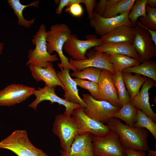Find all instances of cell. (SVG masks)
<instances>
[{
  "mask_svg": "<svg viewBox=\"0 0 156 156\" xmlns=\"http://www.w3.org/2000/svg\"><path fill=\"white\" fill-rule=\"evenodd\" d=\"M135 28L132 44L139 56L141 63L156 56V47L150 34L146 29L137 25L135 26Z\"/></svg>",
  "mask_w": 156,
  "mask_h": 156,
  "instance_id": "obj_11",
  "label": "cell"
},
{
  "mask_svg": "<svg viewBox=\"0 0 156 156\" xmlns=\"http://www.w3.org/2000/svg\"><path fill=\"white\" fill-rule=\"evenodd\" d=\"M113 75L108 70H102L98 82L99 92L96 99L105 101L114 106L120 107L118 93L113 79Z\"/></svg>",
  "mask_w": 156,
  "mask_h": 156,
  "instance_id": "obj_15",
  "label": "cell"
},
{
  "mask_svg": "<svg viewBox=\"0 0 156 156\" xmlns=\"http://www.w3.org/2000/svg\"><path fill=\"white\" fill-rule=\"evenodd\" d=\"M92 141L95 156H127L117 134L113 131L102 136L92 135Z\"/></svg>",
  "mask_w": 156,
  "mask_h": 156,
  "instance_id": "obj_6",
  "label": "cell"
},
{
  "mask_svg": "<svg viewBox=\"0 0 156 156\" xmlns=\"http://www.w3.org/2000/svg\"><path fill=\"white\" fill-rule=\"evenodd\" d=\"M146 15L139 18V21L146 27L156 31V8L151 7L146 5Z\"/></svg>",
  "mask_w": 156,
  "mask_h": 156,
  "instance_id": "obj_32",
  "label": "cell"
},
{
  "mask_svg": "<svg viewBox=\"0 0 156 156\" xmlns=\"http://www.w3.org/2000/svg\"><path fill=\"white\" fill-rule=\"evenodd\" d=\"M148 156H156V151H153L149 150H148Z\"/></svg>",
  "mask_w": 156,
  "mask_h": 156,
  "instance_id": "obj_42",
  "label": "cell"
},
{
  "mask_svg": "<svg viewBox=\"0 0 156 156\" xmlns=\"http://www.w3.org/2000/svg\"><path fill=\"white\" fill-rule=\"evenodd\" d=\"M82 0H59V5L57 8L55 12L59 14H62L63 8L65 7H68L72 4L77 3H82Z\"/></svg>",
  "mask_w": 156,
  "mask_h": 156,
  "instance_id": "obj_36",
  "label": "cell"
},
{
  "mask_svg": "<svg viewBox=\"0 0 156 156\" xmlns=\"http://www.w3.org/2000/svg\"><path fill=\"white\" fill-rule=\"evenodd\" d=\"M138 109L130 101L125 104L114 114L113 117L125 122L126 125L134 127L137 115Z\"/></svg>",
  "mask_w": 156,
  "mask_h": 156,
  "instance_id": "obj_26",
  "label": "cell"
},
{
  "mask_svg": "<svg viewBox=\"0 0 156 156\" xmlns=\"http://www.w3.org/2000/svg\"><path fill=\"white\" fill-rule=\"evenodd\" d=\"M130 12H127L115 17L108 18L104 17L94 11L93 17L90 20V24L94 28L96 34L101 37L119 26L133 25L128 17Z\"/></svg>",
  "mask_w": 156,
  "mask_h": 156,
  "instance_id": "obj_13",
  "label": "cell"
},
{
  "mask_svg": "<svg viewBox=\"0 0 156 156\" xmlns=\"http://www.w3.org/2000/svg\"><path fill=\"white\" fill-rule=\"evenodd\" d=\"M107 0H101L96 3L94 11L99 15L102 16L106 10Z\"/></svg>",
  "mask_w": 156,
  "mask_h": 156,
  "instance_id": "obj_37",
  "label": "cell"
},
{
  "mask_svg": "<svg viewBox=\"0 0 156 156\" xmlns=\"http://www.w3.org/2000/svg\"><path fill=\"white\" fill-rule=\"evenodd\" d=\"M147 0H136L128 15L129 19L134 26L136 25L138 18L146 15V6Z\"/></svg>",
  "mask_w": 156,
  "mask_h": 156,
  "instance_id": "obj_31",
  "label": "cell"
},
{
  "mask_svg": "<svg viewBox=\"0 0 156 156\" xmlns=\"http://www.w3.org/2000/svg\"><path fill=\"white\" fill-rule=\"evenodd\" d=\"M120 0H107L106 10L109 9L117 4L120 1Z\"/></svg>",
  "mask_w": 156,
  "mask_h": 156,
  "instance_id": "obj_40",
  "label": "cell"
},
{
  "mask_svg": "<svg viewBox=\"0 0 156 156\" xmlns=\"http://www.w3.org/2000/svg\"><path fill=\"white\" fill-rule=\"evenodd\" d=\"M29 68L33 77L37 81H43L45 85L55 88L59 86L65 90L51 62H49L45 68L30 65Z\"/></svg>",
  "mask_w": 156,
  "mask_h": 156,
  "instance_id": "obj_18",
  "label": "cell"
},
{
  "mask_svg": "<svg viewBox=\"0 0 156 156\" xmlns=\"http://www.w3.org/2000/svg\"><path fill=\"white\" fill-rule=\"evenodd\" d=\"M136 25L140 26L146 29L150 34L152 40L154 42L155 47L156 46V31L151 29L142 25L140 22L137 21Z\"/></svg>",
  "mask_w": 156,
  "mask_h": 156,
  "instance_id": "obj_39",
  "label": "cell"
},
{
  "mask_svg": "<svg viewBox=\"0 0 156 156\" xmlns=\"http://www.w3.org/2000/svg\"><path fill=\"white\" fill-rule=\"evenodd\" d=\"M109 59L115 73L122 72L125 69L140 64V61L129 56L121 54L109 55Z\"/></svg>",
  "mask_w": 156,
  "mask_h": 156,
  "instance_id": "obj_25",
  "label": "cell"
},
{
  "mask_svg": "<svg viewBox=\"0 0 156 156\" xmlns=\"http://www.w3.org/2000/svg\"><path fill=\"white\" fill-rule=\"evenodd\" d=\"M47 31L44 24H42L35 34L33 36L31 42L35 46L34 49L29 50L28 60L26 66L33 65L46 67L49 62L59 60L56 54H50L48 52L46 39Z\"/></svg>",
  "mask_w": 156,
  "mask_h": 156,
  "instance_id": "obj_3",
  "label": "cell"
},
{
  "mask_svg": "<svg viewBox=\"0 0 156 156\" xmlns=\"http://www.w3.org/2000/svg\"><path fill=\"white\" fill-rule=\"evenodd\" d=\"M77 86L80 88L87 90L90 94V95L96 99L99 92V86L98 82L74 78Z\"/></svg>",
  "mask_w": 156,
  "mask_h": 156,
  "instance_id": "obj_33",
  "label": "cell"
},
{
  "mask_svg": "<svg viewBox=\"0 0 156 156\" xmlns=\"http://www.w3.org/2000/svg\"><path fill=\"white\" fill-rule=\"evenodd\" d=\"M102 44L100 38L94 36L82 40L78 39L75 35L72 34L64 44L63 49L73 59L80 61L87 58L85 55L88 49Z\"/></svg>",
  "mask_w": 156,
  "mask_h": 156,
  "instance_id": "obj_9",
  "label": "cell"
},
{
  "mask_svg": "<svg viewBox=\"0 0 156 156\" xmlns=\"http://www.w3.org/2000/svg\"><path fill=\"white\" fill-rule=\"evenodd\" d=\"M156 86L155 81L148 78L143 85L140 91L130 100L138 109L144 113L155 123L156 122V114L152 109L150 105L148 91L150 89Z\"/></svg>",
  "mask_w": 156,
  "mask_h": 156,
  "instance_id": "obj_17",
  "label": "cell"
},
{
  "mask_svg": "<svg viewBox=\"0 0 156 156\" xmlns=\"http://www.w3.org/2000/svg\"><path fill=\"white\" fill-rule=\"evenodd\" d=\"M82 3L85 5L88 18L91 20L94 14V9L97 3L96 0H82Z\"/></svg>",
  "mask_w": 156,
  "mask_h": 156,
  "instance_id": "obj_35",
  "label": "cell"
},
{
  "mask_svg": "<svg viewBox=\"0 0 156 156\" xmlns=\"http://www.w3.org/2000/svg\"><path fill=\"white\" fill-rule=\"evenodd\" d=\"M147 5L152 8H155L156 7V0H147Z\"/></svg>",
  "mask_w": 156,
  "mask_h": 156,
  "instance_id": "obj_41",
  "label": "cell"
},
{
  "mask_svg": "<svg viewBox=\"0 0 156 156\" xmlns=\"http://www.w3.org/2000/svg\"><path fill=\"white\" fill-rule=\"evenodd\" d=\"M72 115L77 124L78 135L90 133L95 135L102 136L110 131L107 125L94 120L86 114L82 107L75 109Z\"/></svg>",
  "mask_w": 156,
  "mask_h": 156,
  "instance_id": "obj_8",
  "label": "cell"
},
{
  "mask_svg": "<svg viewBox=\"0 0 156 156\" xmlns=\"http://www.w3.org/2000/svg\"><path fill=\"white\" fill-rule=\"evenodd\" d=\"M122 73L116 72L113 77L114 83L118 93L120 107L130 101L129 94L126 89L123 79Z\"/></svg>",
  "mask_w": 156,
  "mask_h": 156,
  "instance_id": "obj_27",
  "label": "cell"
},
{
  "mask_svg": "<svg viewBox=\"0 0 156 156\" xmlns=\"http://www.w3.org/2000/svg\"><path fill=\"white\" fill-rule=\"evenodd\" d=\"M82 95V99L86 105L83 108L84 112L92 118L102 123H107L120 108L106 101L96 99L89 94H83Z\"/></svg>",
  "mask_w": 156,
  "mask_h": 156,
  "instance_id": "obj_7",
  "label": "cell"
},
{
  "mask_svg": "<svg viewBox=\"0 0 156 156\" xmlns=\"http://www.w3.org/2000/svg\"><path fill=\"white\" fill-rule=\"evenodd\" d=\"M141 64L125 69L124 73H134L156 81V63L153 60L145 61Z\"/></svg>",
  "mask_w": 156,
  "mask_h": 156,
  "instance_id": "obj_24",
  "label": "cell"
},
{
  "mask_svg": "<svg viewBox=\"0 0 156 156\" xmlns=\"http://www.w3.org/2000/svg\"><path fill=\"white\" fill-rule=\"evenodd\" d=\"M88 57L85 60L77 61L73 59L69 60L70 64L75 71H79L88 67H94L108 70L113 74L115 73L113 65L109 59V54L94 50L88 53Z\"/></svg>",
  "mask_w": 156,
  "mask_h": 156,
  "instance_id": "obj_14",
  "label": "cell"
},
{
  "mask_svg": "<svg viewBox=\"0 0 156 156\" xmlns=\"http://www.w3.org/2000/svg\"><path fill=\"white\" fill-rule=\"evenodd\" d=\"M34 87L13 83L0 90V106H11L24 101L33 95Z\"/></svg>",
  "mask_w": 156,
  "mask_h": 156,
  "instance_id": "obj_10",
  "label": "cell"
},
{
  "mask_svg": "<svg viewBox=\"0 0 156 156\" xmlns=\"http://www.w3.org/2000/svg\"><path fill=\"white\" fill-rule=\"evenodd\" d=\"M92 135L90 133L78 135L68 151H60V156H95L92 141Z\"/></svg>",
  "mask_w": 156,
  "mask_h": 156,
  "instance_id": "obj_19",
  "label": "cell"
},
{
  "mask_svg": "<svg viewBox=\"0 0 156 156\" xmlns=\"http://www.w3.org/2000/svg\"><path fill=\"white\" fill-rule=\"evenodd\" d=\"M134 127H142L148 130L156 139V124L146 114L138 109L137 115Z\"/></svg>",
  "mask_w": 156,
  "mask_h": 156,
  "instance_id": "obj_29",
  "label": "cell"
},
{
  "mask_svg": "<svg viewBox=\"0 0 156 156\" xmlns=\"http://www.w3.org/2000/svg\"><path fill=\"white\" fill-rule=\"evenodd\" d=\"M52 131L59 139L62 150L70 149L75 137L78 135L77 124L71 116L60 114L55 116Z\"/></svg>",
  "mask_w": 156,
  "mask_h": 156,
  "instance_id": "obj_5",
  "label": "cell"
},
{
  "mask_svg": "<svg viewBox=\"0 0 156 156\" xmlns=\"http://www.w3.org/2000/svg\"><path fill=\"white\" fill-rule=\"evenodd\" d=\"M122 77L126 88L129 94L130 100L139 92L140 89L148 78L139 75L122 73Z\"/></svg>",
  "mask_w": 156,
  "mask_h": 156,
  "instance_id": "obj_23",
  "label": "cell"
},
{
  "mask_svg": "<svg viewBox=\"0 0 156 156\" xmlns=\"http://www.w3.org/2000/svg\"><path fill=\"white\" fill-rule=\"evenodd\" d=\"M55 88L45 85L42 88H39L37 90L35 89L33 95L36 96V99L29 105V107L36 110L40 103L44 101H49L51 104L55 103L64 106L65 110L64 114L71 116L75 109L81 106L69 102L58 96L55 93Z\"/></svg>",
  "mask_w": 156,
  "mask_h": 156,
  "instance_id": "obj_12",
  "label": "cell"
},
{
  "mask_svg": "<svg viewBox=\"0 0 156 156\" xmlns=\"http://www.w3.org/2000/svg\"><path fill=\"white\" fill-rule=\"evenodd\" d=\"M59 67L60 71H57V75L65 88L63 95L64 99L85 108L86 105L79 95L76 82L71 77L70 74V69L67 68Z\"/></svg>",
  "mask_w": 156,
  "mask_h": 156,
  "instance_id": "obj_16",
  "label": "cell"
},
{
  "mask_svg": "<svg viewBox=\"0 0 156 156\" xmlns=\"http://www.w3.org/2000/svg\"><path fill=\"white\" fill-rule=\"evenodd\" d=\"M0 148L9 150L18 156H49L32 144L25 130L14 131L0 142Z\"/></svg>",
  "mask_w": 156,
  "mask_h": 156,
  "instance_id": "obj_4",
  "label": "cell"
},
{
  "mask_svg": "<svg viewBox=\"0 0 156 156\" xmlns=\"http://www.w3.org/2000/svg\"><path fill=\"white\" fill-rule=\"evenodd\" d=\"M94 49L96 51L105 53L109 55L122 54L139 61L140 60L139 56L132 44L123 43H104L100 46L94 47Z\"/></svg>",
  "mask_w": 156,
  "mask_h": 156,
  "instance_id": "obj_21",
  "label": "cell"
},
{
  "mask_svg": "<svg viewBox=\"0 0 156 156\" xmlns=\"http://www.w3.org/2000/svg\"><path fill=\"white\" fill-rule=\"evenodd\" d=\"M110 129L117 134L119 141L124 149L148 151V133L145 128L125 124L116 118H111L107 123Z\"/></svg>",
  "mask_w": 156,
  "mask_h": 156,
  "instance_id": "obj_1",
  "label": "cell"
},
{
  "mask_svg": "<svg viewBox=\"0 0 156 156\" xmlns=\"http://www.w3.org/2000/svg\"><path fill=\"white\" fill-rule=\"evenodd\" d=\"M135 33V26L123 25L118 27L101 37L102 43H123L132 44Z\"/></svg>",
  "mask_w": 156,
  "mask_h": 156,
  "instance_id": "obj_20",
  "label": "cell"
},
{
  "mask_svg": "<svg viewBox=\"0 0 156 156\" xmlns=\"http://www.w3.org/2000/svg\"><path fill=\"white\" fill-rule=\"evenodd\" d=\"M135 1L120 0L117 4L106 10L102 16L105 18H112L127 12H130Z\"/></svg>",
  "mask_w": 156,
  "mask_h": 156,
  "instance_id": "obj_28",
  "label": "cell"
},
{
  "mask_svg": "<svg viewBox=\"0 0 156 156\" xmlns=\"http://www.w3.org/2000/svg\"><path fill=\"white\" fill-rule=\"evenodd\" d=\"M71 34L70 29L66 24L61 23L53 25L47 31V47L50 54H52L54 51L58 53L61 60V63L57 64L58 67L68 68L75 71V68L63 51L64 44Z\"/></svg>",
  "mask_w": 156,
  "mask_h": 156,
  "instance_id": "obj_2",
  "label": "cell"
},
{
  "mask_svg": "<svg viewBox=\"0 0 156 156\" xmlns=\"http://www.w3.org/2000/svg\"><path fill=\"white\" fill-rule=\"evenodd\" d=\"M4 46V43L0 42V56L1 55L3 52Z\"/></svg>",
  "mask_w": 156,
  "mask_h": 156,
  "instance_id": "obj_43",
  "label": "cell"
},
{
  "mask_svg": "<svg viewBox=\"0 0 156 156\" xmlns=\"http://www.w3.org/2000/svg\"><path fill=\"white\" fill-rule=\"evenodd\" d=\"M40 1H33L27 5L21 3L20 0H8L7 2L10 8L13 10L14 13L17 18L18 25L26 28L31 27L34 23L35 19L34 18L31 20L25 19L23 14L24 9L28 7L33 6L38 8Z\"/></svg>",
  "mask_w": 156,
  "mask_h": 156,
  "instance_id": "obj_22",
  "label": "cell"
},
{
  "mask_svg": "<svg viewBox=\"0 0 156 156\" xmlns=\"http://www.w3.org/2000/svg\"><path fill=\"white\" fill-rule=\"evenodd\" d=\"M127 156H148L145 151H137L131 149L125 150Z\"/></svg>",
  "mask_w": 156,
  "mask_h": 156,
  "instance_id": "obj_38",
  "label": "cell"
},
{
  "mask_svg": "<svg viewBox=\"0 0 156 156\" xmlns=\"http://www.w3.org/2000/svg\"><path fill=\"white\" fill-rule=\"evenodd\" d=\"M65 11L73 16L78 18L81 17L83 12L81 5L80 3H73L69 7H66Z\"/></svg>",
  "mask_w": 156,
  "mask_h": 156,
  "instance_id": "obj_34",
  "label": "cell"
},
{
  "mask_svg": "<svg viewBox=\"0 0 156 156\" xmlns=\"http://www.w3.org/2000/svg\"><path fill=\"white\" fill-rule=\"evenodd\" d=\"M102 70L94 67L86 68L79 71H73L70 75L76 78L98 82Z\"/></svg>",
  "mask_w": 156,
  "mask_h": 156,
  "instance_id": "obj_30",
  "label": "cell"
}]
</instances>
